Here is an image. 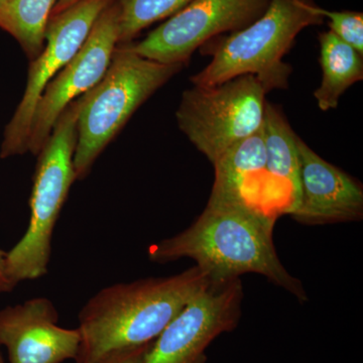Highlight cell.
<instances>
[{"label":"cell","instance_id":"1","mask_svg":"<svg viewBox=\"0 0 363 363\" xmlns=\"http://www.w3.org/2000/svg\"><path fill=\"white\" fill-rule=\"evenodd\" d=\"M274 220L240 196L211 193L201 215L183 233L152 245L150 260L159 264L194 260L211 283L260 274L300 302L308 300L302 281L281 264L274 240Z\"/></svg>","mask_w":363,"mask_h":363},{"label":"cell","instance_id":"2","mask_svg":"<svg viewBox=\"0 0 363 363\" xmlns=\"http://www.w3.org/2000/svg\"><path fill=\"white\" fill-rule=\"evenodd\" d=\"M210 283L195 266L175 276L116 284L99 291L79 313L81 340L76 363H97L116 351L152 342Z\"/></svg>","mask_w":363,"mask_h":363},{"label":"cell","instance_id":"3","mask_svg":"<svg viewBox=\"0 0 363 363\" xmlns=\"http://www.w3.org/2000/svg\"><path fill=\"white\" fill-rule=\"evenodd\" d=\"M323 21L312 0H269L259 18L215 43L211 61L191 78V83L207 87L253 75L267 92L286 89L292 69L283 61L284 56L298 33Z\"/></svg>","mask_w":363,"mask_h":363},{"label":"cell","instance_id":"4","mask_svg":"<svg viewBox=\"0 0 363 363\" xmlns=\"http://www.w3.org/2000/svg\"><path fill=\"white\" fill-rule=\"evenodd\" d=\"M183 67L143 58L126 45L117 48L104 77L81 96L73 157L76 178L88 175L136 109Z\"/></svg>","mask_w":363,"mask_h":363},{"label":"cell","instance_id":"5","mask_svg":"<svg viewBox=\"0 0 363 363\" xmlns=\"http://www.w3.org/2000/svg\"><path fill=\"white\" fill-rule=\"evenodd\" d=\"M81 97L67 106L40 150L30 199V223L6 257L7 276L16 286L48 274L55 226L76 178L73 157L77 143Z\"/></svg>","mask_w":363,"mask_h":363},{"label":"cell","instance_id":"6","mask_svg":"<svg viewBox=\"0 0 363 363\" xmlns=\"http://www.w3.org/2000/svg\"><path fill=\"white\" fill-rule=\"evenodd\" d=\"M267 90L253 75L184 91L176 112L179 128L213 164L236 143L262 128Z\"/></svg>","mask_w":363,"mask_h":363},{"label":"cell","instance_id":"7","mask_svg":"<svg viewBox=\"0 0 363 363\" xmlns=\"http://www.w3.org/2000/svg\"><path fill=\"white\" fill-rule=\"evenodd\" d=\"M111 2L80 0L51 16L45 28L44 49L33 59L23 96L4 131L0 150L2 159L28 152L33 114L45 87L77 54L95 21Z\"/></svg>","mask_w":363,"mask_h":363},{"label":"cell","instance_id":"8","mask_svg":"<svg viewBox=\"0 0 363 363\" xmlns=\"http://www.w3.org/2000/svg\"><path fill=\"white\" fill-rule=\"evenodd\" d=\"M269 0H192L128 48L143 58L187 65L193 52L222 33L242 30L266 11Z\"/></svg>","mask_w":363,"mask_h":363},{"label":"cell","instance_id":"9","mask_svg":"<svg viewBox=\"0 0 363 363\" xmlns=\"http://www.w3.org/2000/svg\"><path fill=\"white\" fill-rule=\"evenodd\" d=\"M242 298L240 278L210 283L157 336L143 363H206L210 343L238 327Z\"/></svg>","mask_w":363,"mask_h":363},{"label":"cell","instance_id":"10","mask_svg":"<svg viewBox=\"0 0 363 363\" xmlns=\"http://www.w3.org/2000/svg\"><path fill=\"white\" fill-rule=\"evenodd\" d=\"M118 44V9L109 4L95 21L77 54L56 76L33 114L28 152L39 155L67 106L101 80Z\"/></svg>","mask_w":363,"mask_h":363},{"label":"cell","instance_id":"11","mask_svg":"<svg viewBox=\"0 0 363 363\" xmlns=\"http://www.w3.org/2000/svg\"><path fill=\"white\" fill-rule=\"evenodd\" d=\"M59 313L47 298H33L0 310V346L9 363H62L74 359L80 332L58 325Z\"/></svg>","mask_w":363,"mask_h":363},{"label":"cell","instance_id":"12","mask_svg":"<svg viewBox=\"0 0 363 363\" xmlns=\"http://www.w3.org/2000/svg\"><path fill=\"white\" fill-rule=\"evenodd\" d=\"M300 192L289 213L306 225L362 220L363 188L353 177L316 154L298 140Z\"/></svg>","mask_w":363,"mask_h":363},{"label":"cell","instance_id":"13","mask_svg":"<svg viewBox=\"0 0 363 363\" xmlns=\"http://www.w3.org/2000/svg\"><path fill=\"white\" fill-rule=\"evenodd\" d=\"M322 82L314 92L322 111L335 109L345 91L363 79V55L328 30L320 33Z\"/></svg>","mask_w":363,"mask_h":363},{"label":"cell","instance_id":"14","mask_svg":"<svg viewBox=\"0 0 363 363\" xmlns=\"http://www.w3.org/2000/svg\"><path fill=\"white\" fill-rule=\"evenodd\" d=\"M266 147V171L274 178L288 182L292 190V202L286 212L296 204L300 192V155L298 136L276 105L267 102L262 125Z\"/></svg>","mask_w":363,"mask_h":363},{"label":"cell","instance_id":"15","mask_svg":"<svg viewBox=\"0 0 363 363\" xmlns=\"http://www.w3.org/2000/svg\"><path fill=\"white\" fill-rule=\"evenodd\" d=\"M267 155L262 128L243 138L214 162L212 192L225 196L243 195L248 177L266 171Z\"/></svg>","mask_w":363,"mask_h":363},{"label":"cell","instance_id":"16","mask_svg":"<svg viewBox=\"0 0 363 363\" xmlns=\"http://www.w3.org/2000/svg\"><path fill=\"white\" fill-rule=\"evenodd\" d=\"M58 0H6L0 7V28L11 33L30 59L44 49L45 33Z\"/></svg>","mask_w":363,"mask_h":363},{"label":"cell","instance_id":"17","mask_svg":"<svg viewBox=\"0 0 363 363\" xmlns=\"http://www.w3.org/2000/svg\"><path fill=\"white\" fill-rule=\"evenodd\" d=\"M192 0H118V44L130 40L152 23L180 11Z\"/></svg>","mask_w":363,"mask_h":363},{"label":"cell","instance_id":"18","mask_svg":"<svg viewBox=\"0 0 363 363\" xmlns=\"http://www.w3.org/2000/svg\"><path fill=\"white\" fill-rule=\"evenodd\" d=\"M324 20H328L329 30L363 55V14L354 11H330L319 7Z\"/></svg>","mask_w":363,"mask_h":363},{"label":"cell","instance_id":"19","mask_svg":"<svg viewBox=\"0 0 363 363\" xmlns=\"http://www.w3.org/2000/svg\"><path fill=\"white\" fill-rule=\"evenodd\" d=\"M152 343L154 341L140 347L116 351L97 363H143Z\"/></svg>","mask_w":363,"mask_h":363},{"label":"cell","instance_id":"20","mask_svg":"<svg viewBox=\"0 0 363 363\" xmlns=\"http://www.w3.org/2000/svg\"><path fill=\"white\" fill-rule=\"evenodd\" d=\"M6 257L7 252L0 250V295L11 292L16 286L7 276Z\"/></svg>","mask_w":363,"mask_h":363},{"label":"cell","instance_id":"21","mask_svg":"<svg viewBox=\"0 0 363 363\" xmlns=\"http://www.w3.org/2000/svg\"><path fill=\"white\" fill-rule=\"evenodd\" d=\"M80 0H58L57 1L56 6H55L54 9H52L51 16H56L62 11H65V9H68L73 6V4H77Z\"/></svg>","mask_w":363,"mask_h":363},{"label":"cell","instance_id":"22","mask_svg":"<svg viewBox=\"0 0 363 363\" xmlns=\"http://www.w3.org/2000/svg\"><path fill=\"white\" fill-rule=\"evenodd\" d=\"M0 348H1V346H0ZM0 363H6L4 362V357H2L1 350H0Z\"/></svg>","mask_w":363,"mask_h":363},{"label":"cell","instance_id":"23","mask_svg":"<svg viewBox=\"0 0 363 363\" xmlns=\"http://www.w3.org/2000/svg\"><path fill=\"white\" fill-rule=\"evenodd\" d=\"M6 0H0V7L4 6V4H6Z\"/></svg>","mask_w":363,"mask_h":363}]
</instances>
